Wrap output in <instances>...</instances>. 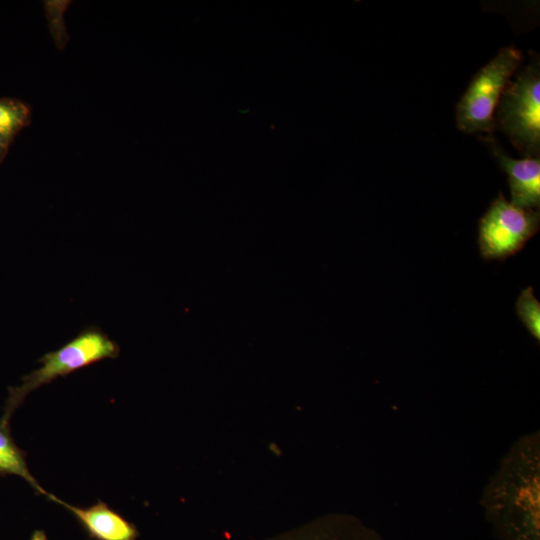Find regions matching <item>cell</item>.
<instances>
[{
  "instance_id": "1",
  "label": "cell",
  "mask_w": 540,
  "mask_h": 540,
  "mask_svg": "<svg viewBox=\"0 0 540 540\" xmlns=\"http://www.w3.org/2000/svg\"><path fill=\"white\" fill-rule=\"evenodd\" d=\"M480 506L496 540H540V432L517 438L484 486Z\"/></svg>"
},
{
  "instance_id": "2",
  "label": "cell",
  "mask_w": 540,
  "mask_h": 540,
  "mask_svg": "<svg viewBox=\"0 0 540 540\" xmlns=\"http://www.w3.org/2000/svg\"><path fill=\"white\" fill-rule=\"evenodd\" d=\"M119 354L117 342L99 327L89 326L61 348L44 354L38 360L39 368L23 376L20 385L9 388L0 421L10 424L15 410L39 387L102 360L115 359Z\"/></svg>"
},
{
  "instance_id": "3",
  "label": "cell",
  "mask_w": 540,
  "mask_h": 540,
  "mask_svg": "<svg viewBox=\"0 0 540 540\" xmlns=\"http://www.w3.org/2000/svg\"><path fill=\"white\" fill-rule=\"evenodd\" d=\"M495 124L525 157L540 155V61H530L504 89L495 111Z\"/></svg>"
},
{
  "instance_id": "4",
  "label": "cell",
  "mask_w": 540,
  "mask_h": 540,
  "mask_svg": "<svg viewBox=\"0 0 540 540\" xmlns=\"http://www.w3.org/2000/svg\"><path fill=\"white\" fill-rule=\"evenodd\" d=\"M522 61L523 54L519 49L506 46L473 76L456 107L460 131L492 135L496 129L495 111L500 97Z\"/></svg>"
},
{
  "instance_id": "5",
  "label": "cell",
  "mask_w": 540,
  "mask_h": 540,
  "mask_svg": "<svg viewBox=\"0 0 540 540\" xmlns=\"http://www.w3.org/2000/svg\"><path fill=\"white\" fill-rule=\"evenodd\" d=\"M540 212L523 209L499 193L479 220L478 245L485 260H505L539 231Z\"/></svg>"
},
{
  "instance_id": "6",
  "label": "cell",
  "mask_w": 540,
  "mask_h": 540,
  "mask_svg": "<svg viewBox=\"0 0 540 540\" xmlns=\"http://www.w3.org/2000/svg\"><path fill=\"white\" fill-rule=\"evenodd\" d=\"M263 540H383L354 514L330 512Z\"/></svg>"
},
{
  "instance_id": "7",
  "label": "cell",
  "mask_w": 540,
  "mask_h": 540,
  "mask_svg": "<svg viewBox=\"0 0 540 540\" xmlns=\"http://www.w3.org/2000/svg\"><path fill=\"white\" fill-rule=\"evenodd\" d=\"M508 176L511 203L523 209L540 206V157L511 158L491 136L483 137Z\"/></svg>"
},
{
  "instance_id": "8",
  "label": "cell",
  "mask_w": 540,
  "mask_h": 540,
  "mask_svg": "<svg viewBox=\"0 0 540 540\" xmlns=\"http://www.w3.org/2000/svg\"><path fill=\"white\" fill-rule=\"evenodd\" d=\"M47 499L67 509L92 540H137V527L102 500L88 507L71 505L53 494Z\"/></svg>"
},
{
  "instance_id": "9",
  "label": "cell",
  "mask_w": 540,
  "mask_h": 540,
  "mask_svg": "<svg viewBox=\"0 0 540 540\" xmlns=\"http://www.w3.org/2000/svg\"><path fill=\"white\" fill-rule=\"evenodd\" d=\"M0 475H15L23 478L38 493L48 495L42 486L30 473L27 465L26 453L15 443L10 424L0 421Z\"/></svg>"
},
{
  "instance_id": "10",
  "label": "cell",
  "mask_w": 540,
  "mask_h": 540,
  "mask_svg": "<svg viewBox=\"0 0 540 540\" xmlns=\"http://www.w3.org/2000/svg\"><path fill=\"white\" fill-rule=\"evenodd\" d=\"M31 120L30 108L18 99L0 98V144L9 147Z\"/></svg>"
},
{
  "instance_id": "11",
  "label": "cell",
  "mask_w": 540,
  "mask_h": 540,
  "mask_svg": "<svg viewBox=\"0 0 540 540\" xmlns=\"http://www.w3.org/2000/svg\"><path fill=\"white\" fill-rule=\"evenodd\" d=\"M516 312L528 332L540 341V303L532 287L525 288L516 301Z\"/></svg>"
},
{
  "instance_id": "12",
  "label": "cell",
  "mask_w": 540,
  "mask_h": 540,
  "mask_svg": "<svg viewBox=\"0 0 540 540\" xmlns=\"http://www.w3.org/2000/svg\"><path fill=\"white\" fill-rule=\"evenodd\" d=\"M30 540H49L45 531L41 529H36L32 532Z\"/></svg>"
},
{
  "instance_id": "13",
  "label": "cell",
  "mask_w": 540,
  "mask_h": 540,
  "mask_svg": "<svg viewBox=\"0 0 540 540\" xmlns=\"http://www.w3.org/2000/svg\"><path fill=\"white\" fill-rule=\"evenodd\" d=\"M8 149H9V147L0 144V164L4 160V158H5V156H6L7 152H8Z\"/></svg>"
}]
</instances>
